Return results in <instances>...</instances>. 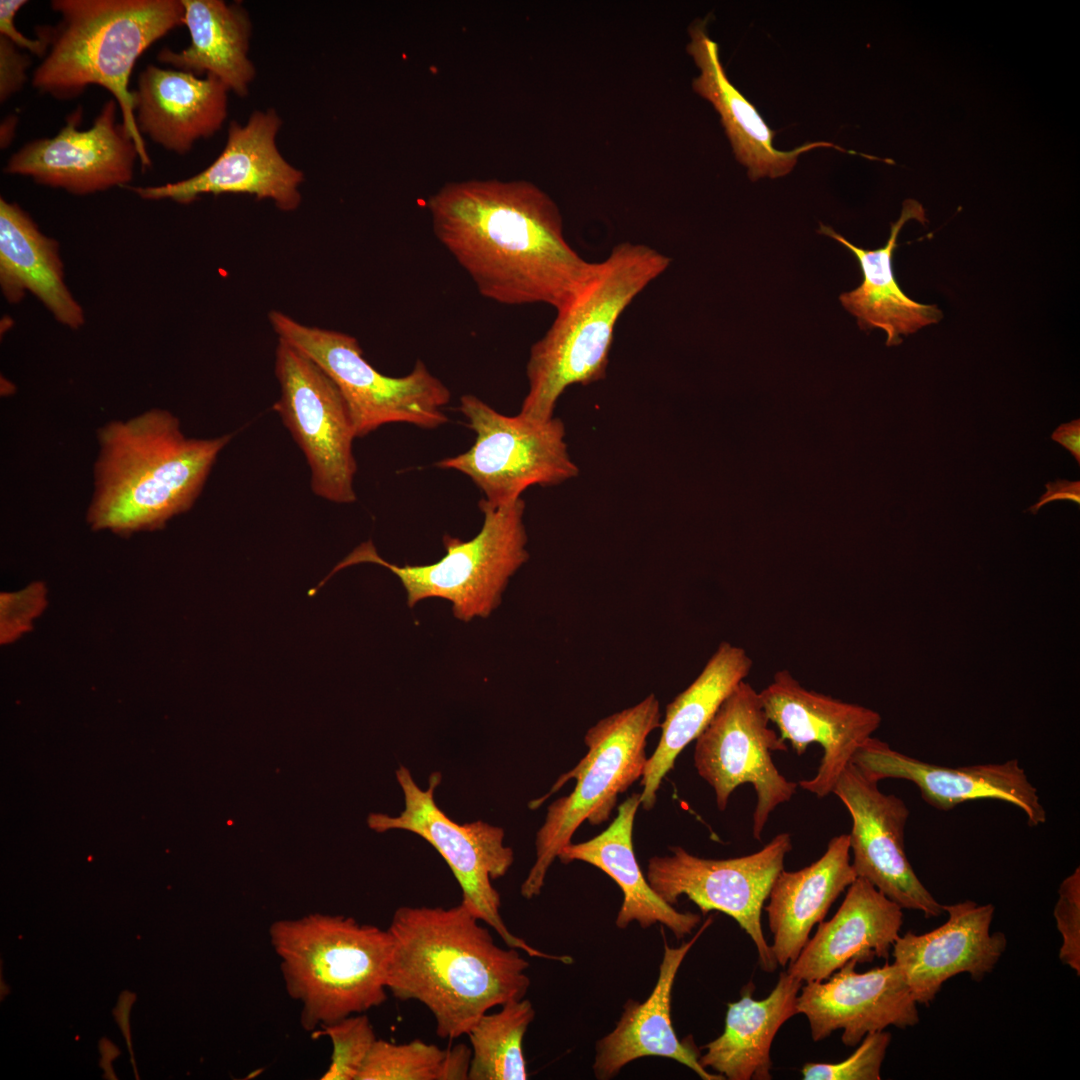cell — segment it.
Returning a JSON list of instances; mask_svg holds the SVG:
<instances>
[{
  "label": "cell",
  "mask_w": 1080,
  "mask_h": 1080,
  "mask_svg": "<svg viewBox=\"0 0 1080 1080\" xmlns=\"http://www.w3.org/2000/svg\"><path fill=\"white\" fill-rule=\"evenodd\" d=\"M427 207L436 238L494 302L558 310L596 270L566 241L556 203L531 182H451Z\"/></svg>",
  "instance_id": "cell-1"
},
{
  "label": "cell",
  "mask_w": 1080,
  "mask_h": 1080,
  "mask_svg": "<svg viewBox=\"0 0 1080 1080\" xmlns=\"http://www.w3.org/2000/svg\"><path fill=\"white\" fill-rule=\"evenodd\" d=\"M483 924L461 902L399 907L387 929V990L426 1006L442 1039L467 1035L482 1015L528 992V961L518 949L496 944Z\"/></svg>",
  "instance_id": "cell-2"
},
{
  "label": "cell",
  "mask_w": 1080,
  "mask_h": 1080,
  "mask_svg": "<svg viewBox=\"0 0 1080 1080\" xmlns=\"http://www.w3.org/2000/svg\"><path fill=\"white\" fill-rule=\"evenodd\" d=\"M231 438H187L161 409L108 423L98 438L91 528L121 536L163 528L192 507Z\"/></svg>",
  "instance_id": "cell-3"
},
{
  "label": "cell",
  "mask_w": 1080,
  "mask_h": 1080,
  "mask_svg": "<svg viewBox=\"0 0 1080 1080\" xmlns=\"http://www.w3.org/2000/svg\"><path fill=\"white\" fill-rule=\"evenodd\" d=\"M50 6L60 18L55 26L40 27L49 46L32 73V86L58 100L74 99L90 85L108 90L140 164L150 167L129 78L147 48L183 25L181 0H53Z\"/></svg>",
  "instance_id": "cell-4"
},
{
  "label": "cell",
  "mask_w": 1080,
  "mask_h": 1080,
  "mask_svg": "<svg viewBox=\"0 0 1080 1080\" xmlns=\"http://www.w3.org/2000/svg\"><path fill=\"white\" fill-rule=\"evenodd\" d=\"M670 258L644 245L617 244L597 262L590 279L563 307L529 353L528 392L520 414L554 417L556 403L570 386L606 377L616 324L632 301L666 271Z\"/></svg>",
  "instance_id": "cell-5"
},
{
  "label": "cell",
  "mask_w": 1080,
  "mask_h": 1080,
  "mask_svg": "<svg viewBox=\"0 0 1080 1080\" xmlns=\"http://www.w3.org/2000/svg\"><path fill=\"white\" fill-rule=\"evenodd\" d=\"M271 945L285 988L308 1031L364 1013L387 999L391 938L352 917L309 914L273 922Z\"/></svg>",
  "instance_id": "cell-6"
},
{
  "label": "cell",
  "mask_w": 1080,
  "mask_h": 1080,
  "mask_svg": "<svg viewBox=\"0 0 1080 1080\" xmlns=\"http://www.w3.org/2000/svg\"><path fill=\"white\" fill-rule=\"evenodd\" d=\"M659 700L651 693L634 706L613 713L590 727L584 736L587 753L570 771L562 774L550 791L529 803L542 805L569 780L573 791L556 799L535 837V862L520 887L525 899L541 893L547 872L580 825L607 821L618 796L642 778L647 762L649 734L661 725Z\"/></svg>",
  "instance_id": "cell-7"
},
{
  "label": "cell",
  "mask_w": 1080,
  "mask_h": 1080,
  "mask_svg": "<svg viewBox=\"0 0 1080 1080\" xmlns=\"http://www.w3.org/2000/svg\"><path fill=\"white\" fill-rule=\"evenodd\" d=\"M478 506L484 515L480 532L468 541L445 535V555L439 561L397 566L381 558L368 540L338 563L315 589L319 590L343 568L374 563L400 579L410 608L421 600L441 598L451 602L453 614L459 620L468 622L474 617H488L500 604L509 579L529 559L523 521L525 502L520 498L494 508L481 499Z\"/></svg>",
  "instance_id": "cell-8"
},
{
  "label": "cell",
  "mask_w": 1080,
  "mask_h": 1080,
  "mask_svg": "<svg viewBox=\"0 0 1080 1080\" xmlns=\"http://www.w3.org/2000/svg\"><path fill=\"white\" fill-rule=\"evenodd\" d=\"M269 321L278 339L313 360L336 384L350 412L356 437L390 423L437 428L448 417L443 408L451 394L421 360L402 377L377 371L363 356L358 341L345 333L299 323L273 310Z\"/></svg>",
  "instance_id": "cell-9"
},
{
  "label": "cell",
  "mask_w": 1080,
  "mask_h": 1080,
  "mask_svg": "<svg viewBox=\"0 0 1080 1080\" xmlns=\"http://www.w3.org/2000/svg\"><path fill=\"white\" fill-rule=\"evenodd\" d=\"M396 779L404 796V809L398 816L371 813L367 818L376 832L399 829L412 832L428 842L444 859L462 891V903L490 926L506 946L524 951L531 957L571 964L567 955H551L530 946L514 935L500 914V895L492 880L503 877L514 862L511 847L504 844L503 828L483 821L459 824L437 805L434 792L441 774L429 777L427 789L415 782L405 766L396 770Z\"/></svg>",
  "instance_id": "cell-10"
},
{
  "label": "cell",
  "mask_w": 1080,
  "mask_h": 1080,
  "mask_svg": "<svg viewBox=\"0 0 1080 1080\" xmlns=\"http://www.w3.org/2000/svg\"><path fill=\"white\" fill-rule=\"evenodd\" d=\"M459 410L474 431L475 441L466 452L435 466L468 476L487 505L505 506L531 486H556L578 475L561 419L537 420L520 413L507 416L472 394L460 398Z\"/></svg>",
  "instance_id": "cell-11"
},
{
  "label": "cell",
  "mask_w": 1080,
  "mask_h": 1080,
  "mask_svg": "<svg viewBox=\"0 0 1080 1080\" xmlns=\"http://www.w3.org/2000/svg\"><path fill=\"white\" fill-rule=\"evenodd\" d=\"M769 723L759 691L744 680L696 738L693 755L696 771L714 790L720 811L737 787L752 785L757 796L752 836L758 841L772 812L790 801L798 787L774 764L773 752L787 751V745Z\"/></svg>",
  "instance_id": "cell-12"
},
{
  "label": "cell",
  "mask_w": 1080,
  "mask_h": 1080,
  "mask_svg": "<svg viewBox=\"0 0 1080 1080\" xmlns=\"http://www.w3.org/2000/svg\"><path fill=\"white\" fill-rule=\"evenodd\" d=\"M791 849L786 832L755 853L727 859L702 858L673 846L670 854L648 860L645 876L654 892L670 905L686 896L703 915L714 910L732 917L755 944L761 968L772 973L778 964L764 936L761 914Z\"/></svg>",
  "instance_id": "cell-13"
},
{
  "label": "cell",
  "mask_w": 1080,
  "mask_h": 1080,
  "mask_svg": "<svg viewBox=\"0 0 1080 1080\" xmlns=\"http://www.w3.org/2000/svg\"><path fill=\"white\" fill-rule=\"evenodd\" d=\"M275 374L281 395L273 409L306 457L313 492L335 503L354 502L356 434L338 387L313 360L280 339Z\"/></svg>",
  "instance_id": "cell-14"
},
{
  "label": "cell",
  "mask_w": 1080,
  "mask_h": 1080,
  "mask_svg": "<svg viewBox=\"0 0 1080 1080\" xmlns=\"http://www.w3.org/2000/svg\"><path fill=\"white\" fill-rule=\"evenodd\" d=\"M846 806L852 827L848 834L852 866L902 909L920 911L926 918L944 913L915 873L905 852L904 831L909 818L905 802L885 794L878 782L850 762L832 790Z\"/></svg>",
  "instance_id": "cell-15"
},
{
  "label": "cell",
  "mask_w": 1080,
  "mask_h": 1080,
  "mask_svg": "<svg viewBox=\"0 0 1080 1080\" xmlns=\"http://www.w3.org/2000/svg\"><path fill=\"white\" fill-rule=\"evenodd\" d=\"M117 110L114 99L106 101L93 125L80 130L82 109H76L55 136L31 140L13 153L3 171L75 195L127 186L139 153Z\"/></svg>",
  "instance_id": "cell-16"
},
{
  "label": "cell",
  "mask_w": 1080,
  "mask_h": 1080,
  "mask_svg": "<svg viewBox=\"0 0 1080 1080\" xmlns=\"http://www.w3.org/2000/svg\"><path fill=\"white\" fill-rule=\"evenodd\" d=\"M282 121L274 109L255 111L245 125L232 121L219 156L196 175L160 186L131 187L146 200L170 199L189 204L203 194H248L271 199L284 211L301 203L302 171L279 152L276 136Z\"/></svg>",
  "instance_id": "cell-17"
},
{
  "label": "cell",
  "mask_w": 1080,
  "mask_h": 1080,
  "mask_svg": "<svg viewBox=\"0 0 1080 1080\" xmlns=\"http://www.w3.org/2000/svg\"><path fill=\"white\" fill-rule=\"evenodd\" d=\"M763 708L797 755L818 743L823 756L816 775L798 783L823 798L832 793L854 754L881 724L878 712L805 688L787 669L759 691Z\"/></svg>",
  "instance_id": "cell-18"
},
{
  "label": "cell",
  "mask_w": 1080,
  "mask_h": 1080,
  "mask_svg": "<svg viewBox=\"0 0 1080 1080\" xmlns=\"http://www.w3.org/2000/svg\"><path fill=\"white\" fill-rule=\"evenodd\" d=\"M849 961L829 978L802 985L796 1000L806 1016L813 1041L842 1030L845 1046H856L873 1032L900 1029L919 1022L917 1002L897 964L886 963L863 973Z\"/></svg>",
  "instance_id": "cell-19"
},
{
  "label": "cell",
  "mask_w": 1080,
  "mask_h": 1080,
  "mask_svg": "<svg viewBox=\"0 0 1080 1080\" xmlns=\"http://www.w3.org/2000/svg\"><path fill=\"white\" fill-rule=\"evenodd\" d=\"M851 762L870 779L893 778L914 783L922 799L940 811H950L977 799H995L1019 808L1028 826L1047 820L1037 788L1030 782L1017 759L947 767L922 761L894 750L872 736L854 754Z\"/></svg>",
  "instance_id": "cell-20"
},
{
  "label": "cell",
  "mask_w": 1080,
  "mask_h": 1080,
  "mask_svg": "<svg viewBox=\"0 0 1080 1080\" xmlns=\"http://www.w3.org/2000/svg\"><path fill=\"white\" fill-rule=\"evenodd\" d=\"M947 920L923 934L899 935L892 948L894 963L902 971L910 992L921 1005H929L943 984L967 973L981 981L992 972L1007 947L1004 933H991L992 904L965 900L943 905Z\"/></svg>",
  "instance_id": "cell-21"
},
{
  "label": "cell",
  "mask_w": 1080,
  "mask_h": 1080,
  "mask_svg": "<svg viewBox=\"0 0 1080 1080\" xmlns=\"http://www.w3.org/2000/svg\"><path fill=\"white\" fill-rule=\"evenodd\" d=\"M711 922L712 917H709L697 933L679 947L669 946L662 930L664 951L657 982L645 1001L629 999L623 1005V1012L615 1028L596 1042L592 1069L597 1079H612L628 1063L646 1056L675 1060L703 1080L725 1079L700 1065L701 1054L692 1038L681 1041L675 1033L671 1019L672 990L678 970Z\"/></svg>",
  "instance_id": "cell-22"
},
{
  "label": "cell",
  "mask_w": 1080,
  "mask_h": 1080,
  "mask_svg": "<svg viewBox=\"0 0 1080 1080\" xmlns=\"http://www.w3.org/2000/svg\"><path fill=\"white\" fill-rule=\"evenodd\" d=\"M902 908L857 877L835 915L819 923L787 972L802 983L823 981L849 961L887 959L903 924Z\"/></svg>",
  "instance_id": "cell-23"
},
{
  "label": "cell",
  "mask_w": 1080,
  "mask_h": 1080,
  "mask_svg": "<svg viewBox=\"0 0 1080 1080\" xmlns=\"http://www.w3.org/2000/svg\"><path fill=\"white\" fill-rule=\"evenodd\" d=\"M229 89L216 77L147 65L132 90L141 135L162 148L188 153L194 143L213 136L227 118Z\"/></svg>",
  "instance_id": "cell-24"
},
{
  "label": "cell",
  "mask_w": 1080,
  "mask_h": 1080,
  "mask_svg": "<svg viewBox=\"0 0 1080 1080\" xmlns=\"http://www.w3.org/2000/svg\"><path fill=\"white\" fill-rule=\"evenodd\" d=\"M705 24L704 20L697 21L689 29L687 51L700 71L692 87L719 113L735 157L747 167L752 181L790 173L800 154L817 147H836L845 151L823 141L806 143L790 151L776 149L773 146L775 132L729 81L720 61L718 44L709 38Z\"/></svg>",
  "instance_id": "cell-25"
},
{
  "label": "cell",
  "mask_w": 1080,
  "mask_h": 1080,
  "mask_svg": "<svg viewBox=\"0 0 1080 1080\" xmlns=\"http://www.w3.org/2000/svg\"><path fill=\"white\" fill-rule=\"evenodd\" d=\"M640 806V793H633L618 809L616 818L600 834L580 843H569L559 853V860L588 863L611 877L623 899L615 924L620 929L637 922L642 928L657 923L668 928L680 940L691 934L701 921L700 915L680 912L663 901L651 888L634 852L633 828Z\"/></svg>",
  "instance_id": "cell-26"
},
{
  "label": "cell",
  "mask_w": 1080,
  "mask_h": 1080,
  "mask_svg": "<svg viewBox=\"0 0 1080 1080\" xmlns=\"http://www.w3.org/2000/svg\"><path fill=\"white\" fill-rule=\"evenodd\" d=\"M856 878L848 834L833 837L824 854L810 865L778 874L764 907L778 965L786 967L798 957L813 927Z\"/></svg>",
  "instance_id": "cell-27"
},
{
  "label": "cell",
  "mask_w": 1080,
  "mask_h": 1080,
  "mask_svg": "<svg viewBox=\"0 0 1080 1080\" xmlns=\"http://www.w3.org/2000/svg\"><path fill=\"white\" fill-rule=\"evenodd\" d=\"M752 667L744 648L723 641L696 679L666 706L658 745L641 778L640 805L644 810L654 807L662 780L674 768L678 755L696 740Z\"/></svg>",
  "instance_id": "cell-28"
},
{
  "label": "cell",
  "mask_w": 1080,
  "mask_h": 1080,
  "mask_svg": "<svg viewBox=\"0 0 1080 1080\" xmlns=\"http://www.w3.org/2000/svg\"><path fill=\"white\" fill-rule=\"evenodd\" d=\"M911 219L922 224L927 221L922 205L908 199L903 203L899 219L891 224L887 243L875 250L855 246L829 226L821 224L818 230L820 234L841 243L857 258L863 281L856 289L842 293L840 302L857 318L861 329H883L887 334L888 346L900 344L901 335L912 334L942 318V312L936 305L921 304L910 299L900 289L893 273L892 258L897 237L903 225Z\"/></svg>",
  "instance_id": "cell-29"
},
{
  "label": "cell",
  "mask_w": 1080,
  "mask_h": 1080,
  "mask_svg": "<svg viewBox=\"0 0 1080 1080\" xmlns=\"http://www.w3.org/2000/svg\"><path fill=\"white\" fill-rule=\"evenodd\" d=\"M802 985L784 971L762 1000L752 998L754 987H745L738 1001L727 1004L722 1034L702 1047L700 1065L729 1080H770L772 1042L780 1027L798 1014Z\"/></svg>",
  "instance_id": "cell-30"
},
{
  "label": "cell",
  "mask_w": 1080,
  "mask_h": 1080,
  "mask_svg": "<svg viewBox=\"0 0 1080 1080\" xmlns=\"http://www.w3.org/2000/svg\"><path fill=\"white\" fill-rule=\"evenodd\" d=\"M0 285L10 303L29 291L63 325L78 329L84 312L64 282L58 243L16 203L0 198Z\"/></svg>",
  "instance_id": "cell-31"
},
{
  "label": "cell",
  "mask_w": 1080,
  "mask_h": 1080,
  "mask_svg": "<svg viewBox=\"0 0 1080 1080\" xmlns=\"http://www.w3.org/2000/svg\"><path fill=\"white\" fill-rule=\"evenodd\" d=\"M181 3L190 44L180 51L161 49L158 61L198 77L212 75L229 91L246 96L256 74L248 57L252 24L246 10L238 3L222 0Z\"/></svg>",
  "instance_id": "cell-32"
},
{
  "label": "cell",
  "mask_w": 1080,
  "mask_h": 1080,
  "mask_svg": "<svg viewBox=\"0 0 1080 1080\" xmlns=\"http://www.w3.org/2000/svg\"><path fill=\"white\" fill-rule=\"evenodd\" d=\"M487 1012L467 1033L471 1048L469 1080H525L523 1039L534 1020L528 999L512 1000Z\"/></svg>",
  "instance_id": "cell-33"
},
{
  "label": "cell",
  "mask_w": 1080,
  "mask_h": 1080,
  "mask_svg": "<svg viewBox=\"0 0 1080 1080\" xmlns=\"http://www.w3.org/2000/svg\"><path fill=\"white\" fill-rule=\"evenodd\" d=\"M471 1055L465 1044L441 1049L421 1040L377 1039L356 1080H466Z\"/></svg>",
  "instance_id": "cell-34"
},
{
  "label": "cell",
  "mask_w": 1080,
  "mask_h": 1080,
  "mask_svg": "<svg viewBox=\"0 0 1080 1080\" xmlns=\"http://www.w3.org/2000/svg\"><path fill=\"white\" fill-rule=\"evenodd\" d=\"M320 1034L332 1044L330 1064L322 1080H356L377 1040L367 1015H351L321 1026Z\"/></svg>",
  "instance_id": "cell-35"
},
{
  "label": "cell",
  "mask_w": 1080,
  "mask_h": 1080,
  "mask_svg": "<svg viewBox=\"0 0 1080 1080\" xmlns=\"http://www.w3.org/2000/svg\"><path fill=\"white\" fill-rule=\"evenodd\" d=\"M886 1031L866 1035L848 1058L837 1063L808 1062L801 1069L804 1080H879L891 1042Z\"/></svg>",
  "instance_id": "cell-36"
},
{
  "label": "cell",
  "mask_w": 1080,
  "mask_h": 1080,
  "mask_svg": "<svg viewBox=\"0 0 1080 1080\" xmlns=\"http://www.w3.org/2000/svg\"><path fill=\"white\" fill-rule=\"evenodd\" d=\"M47 606V588L43 582H33L14 592L0 594V642H15L32 630L34 620Z\"/></svg>",
  "instance_id": "cell-37"
},
{
  "label": "cell",
  "mask_w": 1080,
  "mask_h": 1080,
  "mask_svg": "<svg viewBox=\"0 0 1080 1080\" xmlns=\"http://www.w3.org/2000/svg\"><path fill=\"white\" fill-rule=\"evenodd\" d=\"M1056 926L1062 937L1059 959L1080 974V868L1059 885L1054 907Z\"/></svg>",
  "instance_id": "cell-38"
},
{
  "label": "cell",
  "mask_w": 1080,
  "mask_h": 1080,
  "mask_svg": "<svg viewBox=\"0 0 1080 1080\" xmlns=\"http://www.w3.org/2000/svg\"><path fill=\"white\" fill-rule=\"evenodd\" d=\"M31 60L15 44L0 36V101L6 102L18 93L27 81Z\"/></svg>",
  "instance_id": "cell-39"
},
{
  "label": "cell",
  "mask_w": 1080,
  "mask_h": 1080,
  "mask_svg": "<svg viewBox=\"0 0 1080 1080\" xmlns=\"http://www.w3.org/2000/svg\"><path fill=\"white\" fill-rule=\"evenodd\" d=\"M27 3L26 0H0V36L10 40L18 48L43 58L49 43L41 28H36L38 39H31L22 34L14 23L16 13Z\"/></svg>",
  "instance_id": "cell-40"
},
{
  "label": "cell",
  "mask_w": 1080,
  "mask_h": 1080,
  "mask_svg": "<svg viewBox=\"0 0 1080 1080\" xmlns=\"http://www.w3.org/2000/svg\"><path fill=\"white\" fill-rule=\"evenodd\" d=\"M1046 488V493L1042 494L1038 502L1029 508L1033 514H1037L1042 506L1052 501L1069 500L1080 504V481L1058 479L1055 482H1048Z\"/></svg>",
  "instance_id": "cell-41"
},
{
  "label": "cell",
  "mask_w": 1080,
  "mask_h": 1080,
  "mask_svg": "<svg viewBox=\"0 0 1080 1080\" xmlns=\"http://www.w3.org/2000/svg\"><path fill=\"white\" fill-rule=\"evenodd\" d=\"M135 1000H136V994L135 993L130 992L128 990L122 991L120 993L119 997H118L117 1004H116L115 1008L113 1009L112 1013L114 1015L116 1023L119 1025V1028L121 1029V1032H122V1034H123V1036H124V1038L126 1040V1044H127L130 1056H131V1063H132V1066H133L135 1078L139 1079V1075H138V1072H137V1069H136V1064H135V1058H134V1055H133L131 1033H130V1021H129L130 1011H131L132 1005L135 1002Z\"/></svg>",
  "instance_id": "cell-42"
},
{
  "label": "cell",
  "mask_w": 1080,
  "mask_h": 1080,
  "mask_svg": "<svg viewBox=\"0 0 1080 1080\" xmlns=\"http://www.w3.org/2000/svg\"><path fill=\"white\" fill-rule=\"evenodd\" d=\"M1053 441L1062 445L1080 464V420L1075 419L1059 425L1052 433Z\"/></svg>",
  "instance_id": "cell-43"
},
{
  "label": "cell",
  "mask_w": 1080,
  "mask_h": 1080,
  "mask_svg": "<svg viewBox=\"0 0 1080 1080\" xmlns=\"http://www.w3.org/2000/svg\"><path fill=\"white\" fill-rule=\"evenodd\" d=\"M101 1059L99 1065L104 1070V1079L115 1080L118 1079L112 1068V1061L120 1055L118 1047L111 1042L108 1038L103 1037L98 1044Z\"/></svg>",
  "instance_id": "cell-44"
},
{
  "label": "cell",
  "mask_w": 1080,
  "mask_h": 1080,
  "mask_svg": "<svg viewBox=\"0 0 1080 1080\" xmlns=\"http://www.w3.org/2000/svg\"><path fill=\"white\" fill-rule=\"evenodd\" d=\"M18 123V117L16 115L7 116L1 123L0 128V146L1 149H5L13 141L15 136V130Z\"/></svg>",
  "instance_id": "cell-45"
}]
</instances>
